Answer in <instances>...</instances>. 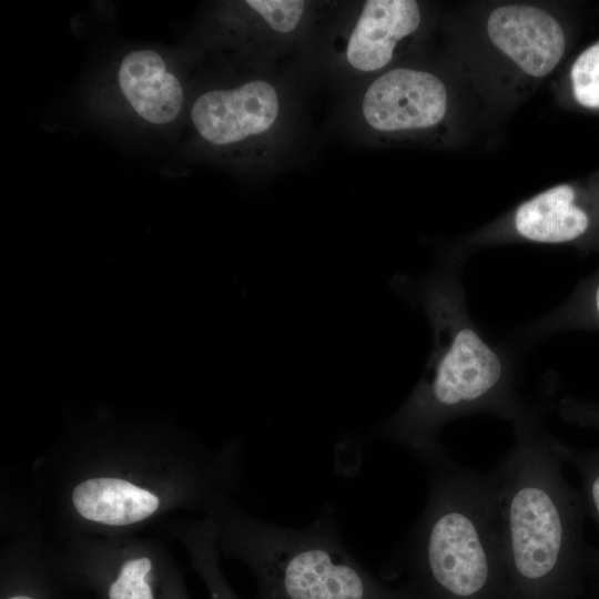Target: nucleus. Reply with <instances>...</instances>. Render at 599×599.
Instances as JSON below:
<instances>
[{"mask_svg":"<svg viewBox=\"0 0 599 599\" xmlns=\"http://www.w3.org/2000/svg\"><path fill=\"white\" fill-rule=\"evenodd\" d=\"M447 91L434 74L397 68L378 77L366 90L362 113L380 132L425 129L441 121Z\"/></svg>","mask_w":599,"mask_h":599,"instance_id":"39448f33","label":"nucleus"},{"mask_svg":"<svg viewBox=\"0 0 599 599\" xmlns=\"http://www.w3.org/2000/svg\"><path fill=\"white\" fill-rule=\"evenodd\" d=\"M590 224L567 184L557 185L522 203L514 215L516 232L538 243H568L582 236Z\"/></svg>","mask_w":599,"mask_h":599,"instance_id":"1a4fd4ad","label":"nucleus"},{"mask_svg":"<svg viewBox=\"0 0 599 599\" xmlns=\"http://www.w3.org/2000/svg\"><path fill=\"white\" fill-rule=\"evenodd\" d=\"M118 80L125 100L146 122L163 125L180 114L184 101L182 84L158 52H129L121 61Z\"/></svg>","mask_w":599,"mask_h":599,"instance_id":"6e6552de","label":"nucleus"},{"mask_svg":"<svg viewBox=\"0 0 599 599\" xmlns=\"http://www.w3.org/2000/svg\"><path fill=\"white\" fill-rule=\"evenodd\" d=\"M244 540L271 599H384L345 547L331 506L304 528L252 522Z\"/></svg>","mask_w":599,"mask_h":599,"instance_id":"7ed1b4c3","label":"nucleus"},{"mask_svg":"<svg viewBox=\"0 0 599 599\" xmlns=\"http://www.w3.org/2000/svg\"><path fill=\"white\" fill-rule=\"evenodd\" d=\"M487 33L500 51L532 77L551 72L565 52L561 26L549 12L534 6L496 8L487 20Z\"/></svg>","mask_w":599,"mask_h":599,"instance_id":"423d86ee","label":"nucleus"},{"mask_svg":"<svg viewBox=\"0 0 599 599\" xmlns=\"http://www.w3.org/2000/svg\"><path fill=\"white\" fill-rule=\"evenodd\" d=\"M151 569L148 558L126 561L118 579L110 586V599H153L145 576Z\"/></svg>","mask_w":599,"mask_h":599,"instance_id":"ddd939ff","label":"nucleus"},{"mask_svg":"<svg viewBox=\"0 0 599 599\" xmlns=\"http://www.w3.org/2000/svg\"><path fill=\"white\" fill-rule=\"evenodd\" d=\"M587 306L590 319L593 324L599 325V278L589 293Z\"/></svg>","mask_w":599,"mask_h":599,"instance_id":"2eb2a0df","label":"nucleus"},{"mask_svg":"<svg viewBox=\"0 0 599 599\" xmlns=\"http://www.w3.org/2000/svg\"><path fill=\"white\" fill-rule=\"evenodd\" d=\"M280 110L275 88L267 81L252 80L202 93L192 105L191 120L203 140L212 145L230 146L268 132Z\"/></svg>","mask_w":599,"mask_h":599,"instance_id":"20e7f679","label":"nucleus"},{"mask_svg":"<svg viewBox=\"0 0 599 599\" xmlns=\"http://www.w3.org/2000/svg\"><path fill=\"white\" fill-rule=\"evenodd\" d=\"M559 414L573 425L599 430V403L564 398L559 403Z\"/></svg>","mask_w":599,"mask_h":599,"instance_id":"4468645a","label":"nucleus"},{"mask_svg":"<svg viewBox=\"0 0 599 599\" xmlns=\"http://www.w3.org/2000/svg\"><path fill=\"white\" fill-rule=\"evenodd\" d=\"M565 463L570 464L580 476L581 494L587 514L599 525V448L582 450L558 441ZM590 567H599V551L591 550Z\"/></svg>","mask_w":599,"mask_h":599,"instance_id":"9b49d317","label":"nucleus"},{"mask_svg":"<svg viewBox=\"0 0 599 599\" xmlns=\"http://www.w3.org/2000/svg\"><path fill=\"white\" fill-rule=\"evenodd\" d=\"M570 78L576 100L587 108H599V42L577 58Z\"/></svg>","mask_w":599,"mask_h":599,"instance_id":"f8f14e48","label":"nucleus"},{"mask_svg":"<svg viewBox=\"0 0 599 599\" xmlns=\"http://www.w3.org/2000/svg\"><path fill=\"white\" fill-rule=\"evenodd\" d=\"M515 444L493 469L506 568L528 587L557 581L572 588L590 567L583 537L587 514L580 489L564 475L558 439L534 413L515 423Z\"/></svg>","mask_w":599,"mask_h":599,"instance_id":"f257e3e1","label":"nucleus"},{"mask_svg":"<svg viewBox=\"0 0 599 599\" xmlns=\"http://www.w3.org/2000/svg\"><path fill=\"white\" fill-rule=\"evenodd\" d=\"M420 24V10L413 0H368L347 39L348 64L362 72L386 67L397 43L413 34Z\"/></svg>","mask_w":599,"mask_h":599,"instance_id":"0eeeda50","label":"nucleus"},{"mask_svg":"<svg viewBox=\"0 0 599 599\" xmlns=\"http://www.w3.org/2000/svg\"><path fill=\"white\" fill-rule=\"evenodd\" d=\"M72 500L82 517L113 526L140 521L159 506L152 493L116 478L85 480L74 488Z\"/></svg>","mask_w":599,"mask_h":599,"instance_id":"9d476101","label":"nucleus"},{"mask_svg":"<svg viewBox=\"0 0 599 599\" xmlns=\"http://www.w3.org/2000/svg\"><path fill=\"white\" fill-rule=\"evenodd\" d=\"M422 301L434 351L424 377L382 433L428 464L447 455L438 434L449 420L475 412L518 418L524 408L505 363L470 323L458 291L435 278L423 287Z\"/></svg>","mask_w":599,"mask_h":599,"instance_id":"f03ea898","label":"nucleus"},{"mask_svg":"<svg viewBox=\"0 0 599 599\" xmlns=\"http://www.w3.org/2000/svg\"><path fill=\"white\" fill-rule=\"evenodd\" d=\"M8 599H32V598L27 597V596H14V597H11V598H8Z\"/></svg>","mask_w":599,"mask_h":599,"instance_id":"dca6fc26","label":"nucleus"}]
</instances>
